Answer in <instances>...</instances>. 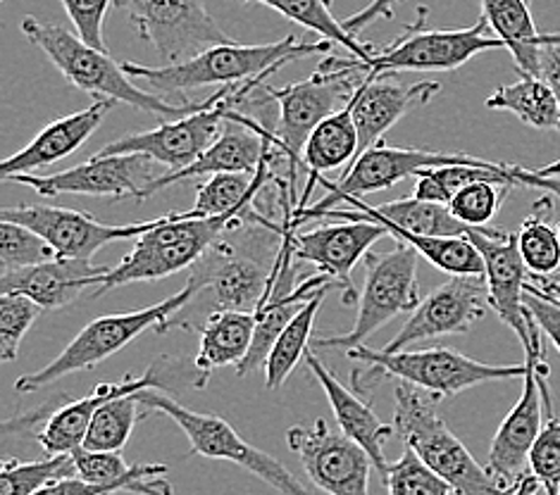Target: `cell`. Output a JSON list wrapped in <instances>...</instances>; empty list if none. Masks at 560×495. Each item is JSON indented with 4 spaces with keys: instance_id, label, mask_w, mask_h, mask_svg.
Instances as JSON below:
<instances>
[{
    "instance_id": "1",
    "label": "cell",
    "mask_w": 560,
    "mask_h": 495,
    "mask_svg": "<svg viewBox=\"0 0 560 495\" xmlns=\"http://www.w3.org/2000/svg\"><path fill=\"white\" fill-rule=\"evenodd\" d=\"M363 79L365 72L358 67V58L327 56L319 62L317 70L308 79H303V82L289 84L284 89H262L279 108V117L272 131V167L275 174L279 165L284 167L282 177H275V184L279 186V191H282L284 220H289L291 212L299 208V167H303V151L305 143L311 139V133L323 125L327 117L349 105L355 89L363 84Z\"/></svg>"
},
{
    "instance_id": "2",
    "label": "cell",
    "mask_w": 560,
    "mask_h": 495,
    "mask_svg": "<svg viewBox=\"0 0 560 495\" xmlns=\"http://www.w3.org/2000/svg\"><path fill=\"white\" fill-rule=\"evenodd\" d=\"M279 248L282 224L265 220L260 212L234 224L191 267L189 286L196 288V298L189 307L210 303L208 317L222 310L256 313L272 286Z\"/></svg>"
},
{
    "instance_id": "3",
    "label": "cell",
    "mask_w": 560,
    "mask_h": 495,
    "mask_svg": "<svg viewBox=\"0 0 560 495\" xmlns=\"http://www.w3.org/2000/svg\"><path fill=\"white\" fill-rule=\"evenodd\" d=\"M331 42L317 38V42H299L296 36H287L282 42L260 44V46H244L238 42L212 46L196 58H189L175 64L145 67L137 62H122V70L129 79H139L160 96L175 93L184 96L186 91L203 89V86H242L246 82L260 76H270L282 70L289 62H296L311 56H329Z\"/></svg>"
},
{
    "instance_id": "4",
    "label": "cell",
    "mask_w": 560,
    "mask_h": 495,
    "mask_svg": "<svg viewBox=\"0 0 560 495\" xmlns=\"http://www.w3.org/2000/svg\"><path fill=\"white\" fill-rule=\"evenodd\" d=\"M20 30L26 42L42 50L50 60V64L56 67L74 89L91 93L96 101L125 103L141 113L170 119L194 115L208 108L212 101L210 96L201 103L175 105L167 103L163 96H153V93L135 86V79H129V74L122 70V64L115 62L108 50L89 46L79 38V34L62 30L58 24H48L44 20L26 15L20 24Z\"/></svg>"
},
{
    "instance_id": "5",
    "label": "cell",
    "mask_w": 560,
    "mask_h": 495,
    "mask_svg": "<svg viewBox=\"0 0 560 495\" xmlns=\"http://www.w3.org/2000/svg\"><path fill=\"white\" fill-rule=\"evenodd\" d=\"M351 360L365 369L353 372V388L363 396L382 379L394 377L410 386H418L434 398H453L468 388L489 381L523 379L527 365H487L463 355L451 347H424V351L386 353L370 345H358L346 351Z\"/></svg>"
},
{
    "instance_id": "6",
    "label": "cell",
    "mask_w": 560,
    "mask_h": 495,
    "mask_svg": "<svg viewBox=\"0 0 560 495\" xmlns=\"http://www.w3.org/2000/svg\"><path fill=\"white\" fill-rule=\"evenodd\" d=\"M394 398L396 434L427 467L444 476L458 495H501L511 491L501 486L448 429L442 414L436 412L439 398L406 381H398Z\"/></svg>"
},
{
    "instance_id": "7",
    "label": "cell",
    "mask_w": 560,
    "mask_h": 495,
    "mask_svg": "<svg viewBox=\"0 0 560 495\" xmlns=\"http://www.w3.org/2000/svg\"><path fill=\"white\" fill-rule=\"evenodd\" d=\"M248 217H191L189 212H172L155 220L149 232L135 240L127 256L103 276L101 286L93 291V298L103 296L117 286L137 284V281H160L177 274L201 260L218 240Z\"/></svg>"
},
{
    "instance_id": "8",
    "label": "cell",
    "mask_w": 560,
    "mask_h": 495,
    "mask_svg": "<svg viewBox=\"0 0 560 495\" xmlns=\"http://www.w3.org/2000/svg\"><path fill=\"white\" fill-rule=\"evenodd\" d=\"M196 298V288L186 284L175 296L167 300L143 307L137 313H122V315H105L93 319L77 337L70 341L65 351L48 363L46 367L24 374L15 381L18 393H36L46 386L58 384L60 379L70 377L74 372L93 369L96 365L105 363L115 353L122 351L129 343H135L145 331H160L165 333L170 319L182 313L186 305Z\"/></svg>"
},
{
    "instance_id": "9",
    "label": "cell",
    "mask_w": 560,
    "mask_h": 495,
    "mask_svg": "<svg viewBox=\"0 0 560 495\" xmlns=\"http://www.w3.org/2000/svg\"><path fill=\"white\" fill-rule=\"evenodd\" d=\"M265 76L253 79L242 86H222L210 105L194 115L179 119H167L160 127L141 133H125L110 143H105L96 155H145L153 163L165 165L170 172H182L201 157L224 127V119L238 105L260 89Z\"/></svg>"
},
{
    "instance_id": "10",
    "label": "cell",
    "mask_w": 560,
    "mask_h": 495,
    "mask_svg": "<svg viewBox=\"0 0 560 495\" xmlns=\"http://www.w3.org/2000/svg\"><path fill=\"white\" fill-rule=\"evenodd\" d=\"M418 258L420 252L396 240L389 252H368L365 284L358 300V315L351 331L335 333V337L313 339L315 347L323 351H351V347L365 345L372 333L392 322L394 317L412 313L420 305L418 298Z\"/></svg>"
},
{
    "instance_id": "11",
    "label": "cell",
    "mask_w": 560,
    "mask_h": 495,
    "mask_svg": "<svg viewBox=\"0 0 560 495\" xmlns=\"http://www.w3.org/2000/svg\"><path fill=\"white\" fill-rule=\"evenodd\" d=\"M427 10L418 8V20L410 22L389 46L375 50L370 60H358L368 76H386L396 72H453L477 58L479 52L505 48L499 36L491 34L485 17L468 30H430Z\"/></svg>"
},
{
    "instance_id": "12",
    "label": "cell",
    "mask_w": 560,
    "mask_h": 495,
    "mask_svg": "<svg viewBox=\"0 0 560 495\" xmlns=\"http://www.w3.org/2000/svg\"><path fill=\"white\" fill-rule=\"evenodd\" d=\"M141 408L143 414L160 412L175 422L186 434V438H189L194 455H203L208 460H224L244 467V470L256 474L265 484H270L282 495H313L287 470V467L279 464L272 455L250 446L246 438L238 436L234 432V426L222 420L220 414L194 412L177 403V400L158 393L155 388H145V391H141Z\"/></svg>"
},
{
    "instance_id": "13",
    "label": "cell",
    "mask_w": 560,
    "mask_h": 495,
    "mask_svg": "<svg viewBox=\"0 0 560 495\" xmlns=\"http://www.w3.org/2000/svg\"><path fill=\"white\" fill-rule=\"evenodd\" d=\"M115 8L127 12L163 64L184 62L212 46L236 42L210 15L206 0H115Z\"/></svg>"
},
{
    "instance_id": "14",
    "label": "cell",
    "mask_w": 560,
    "mask_h": 495,
    "mask_svg": "<svg viewBox=\"0 0 560 495\" xmlns=\"http://www.w3.org/2000/svg\"><path fill=\"white\" fill-rule=\"evenodd\" d=\"M541 337L544 331L535 322V327H532V345L525 347L527 372L523 377V393H520V400L513 405V410L505 414L487 455V470L505 488H513L520 479L529 474V452L535 448L546 422L539 384L541 367L546 365Z\"/></svg>"
},
{
    "instance_id": "15",
    "label": "cell",
    "mask_w": 560,
    "mask_h": 495,
    "mask_svg": "<svg viewBox=\"0 0 560 495\" xmlns=\"http://www.w3.org/2000/svg\"><path fill=\"white\" fill-rule=\"evenodd\" d=\"M289 450L301 460L311 484L327 495H370V455L346 434H335L325 420L291 426Z\"/></svg>"
},
{
    "instance_id": "16",
    "label": "cell",
    "mask_w": 560,
    "mask_h": 495,
    "mask_svg": "<svg viewBox=\"0 0 560 495\" xmlns=\"http://www.w3.org/2000/svg\"><path fill=\"white\" fill-rule=\"evenodd\" d=\"M389 236L377 222H339L323 224L317 229L299 232L282 224V244L296 262H311L327 274L341 291L343 305H358L360 296L353 286V270L363 262L370 248Z\"/></svg>"
},
{
    "instance_id": "17",
    "label": "cell",
    "mask_w": 560,
    "mask_h": 495,
    "mask_svg": "<svg viewBox=\"0 0 560 495\" xmlns=\"http://www.w3.org/2000/svg\"><path fill=\"white\" fill-rule=\"evenodd\" d=\"M151 157L145 155H93L86 163L62 169L58 174H15L5 181L30 186L32 191L46 198L65 193L93 196V198H137L141 200L151 177Z\"/></svg>"
},
{
    "instance_id": "18",
    "label": "cell",
    "mask_w": 560,
    "mask_h": 495,
    "mask_svg": "<svg viewBox=\"0 0 560 495\" xmlns=\"http://www.w3.org/2000/svg\"><path fill=\"white\" fill-rule=\"evenodd\" d=\"M465 236L482 252L491 310L501 317L503 325L513 329L523 347H529L535 317L525 307V286L532 274L520 252L517 234L493 229V226H468Z\"/></svg>"
},
{
    "instance_id": "19",
    "label": "cell",
    "mask_w": 560,
    "mask_h": 495,
    "mask_svg": "<svg viewBox=\"0 0 560 495\" xmlns=\"http://www.w3.org/2000/svg\"><path fill=\"white\" fill-rule=\"evenodd\" d=\"M487 307L491 305L485 274L451 276L424 300H420V305L406 319L401 331L382 351L398 353L406 351V345L418 341L468 333L472 325H477L487 315Z\"/></svg>"
},
{
    "instance_id": "20",
    "label": "cell",
    "mask_w": 560,
    "mask_h": 495,
    "mask_svg": "<svg viewBox=\"0 0 560 495\" xmlns=\"http://www.w3.org/2000/svg\"><path fill=\"white\" fill-rule=\"evenodd\" d=\"M0 222H15L36 232L56 252V258L70 260H91L98 250H103L115 240L139 238L155 224H103L84 212L70 208H48V205H20L0 210Z\"/></svg>"
},
{
    "instance_id": "21",
    "label": "cell",
    "mask_w": 560,
    "mask_h": 495,
    "mask_svg": "<svg viewBox=\"0 0 560 495\" xmlns=\"http://www.w3.org/2000/svg\"><path fill=\"white\" fill-rule=\"evenodd\" d=\"M163 365H165V357L158 360V363L151 365L143 374H137V377L135 374H129V377H125L122 381H101L89 396L79 400H70V403H62V405H58L56 400L52 412H48L50 410L48 405L26 414V417H38V414L44 417L42 432L36 434L44 452L48 458H52V455H72L74 450L84 448L93 414H96V410L103 403H108V400L122 398L129 393H139V391H145V388H155V391H160V388H172V384H175V374L167 377V374H163Z\"/></svg>"
},
{
    "instance_id": "22",
    "label": "cell",
    "mask_w": 560,
    "mask_h": 495,
    "mask_svg": "<svg viewBox=\"0 0 560 495\" xmlns=\"http://www.w3.org/2000/svg\"><path fill=\"white\" fill-rule=\"evenodd\" d=\"M272 127L265 122H256V119L242 115L236 108L226 115L224 127L220 131V137L215 143L196 160L194 165H189L182 172H165L155 177L141 196L151 198L153 193L167 189L172 184L186 181L191 177H212V174H222V172H246V174H256L260 165L268 157H275L272 149Z\"/></svg>"
},
{
    "instance_id": "23",
    "label": "cell",
    "mask_w": 560,
    "mask_h": 495,
    "mask_svg": "<svg viewBox=\"0 0 560 495\" xmlns=\"http://www.w3.org/2000/svg\"><path fill=\"white\" fill-rule=\"evenodd\" d=\"M392 76L394 74H386V76L365 74L363 84H360L353 93L351 108H353V119L360 137L358 157L365 151L375 149L377 143H382L384 133L389 131L408 110L427 105L439 91H442V84L439 82H418L410 86H401L396 84Z\"/></svg>"
},
{
    "instance_id": "24",
    "label": "cell",
    "mask_w": 560,
    "mask_h": 495,
    "mask_svg": "<svg viewBox=\"0 0 560 495\" xmlns=\"http://www.w3.org/2000/svg\"><path fill=\"white\" fill-rule=\"evenodd\" d=\"M110 267L91 260L52 258L18 272H3L0 293H20L34 300L42 310H60L77 300L86 288L96 291Z\"/></svg>"
},
{
    "instance_id": "25",
    "label": "cell",
    "mask_w": 560,
    "mask_h": 495,
    "mask_svg": "<svg viewBox=\"0 0 560 495\" xmlns=\"http://www.w3.org/2000/svg\"><path fill=\"white\" fill-rule=\"evenodd\" d=\"M113 101H93L86 110L50 122L46 129L36 133V139L30 145H24L22 151L10 155L0 165V177L5 181L8 177H15V174H36V169L50 167L58 160L77 153L96 133L103 119L113 110Z\"/></svg>"
},
{
    "instance_id": "26",
    "label": "cell",
    "mask_w": 560,
    "mask_h": 495,
    "mask_svg": "<svg viewBox=\"0 0 560 495\" xmlns=\"http://www.w3.org/2000/svg\"><path fill=\"white\" fill-rule=\"evenodd\" d=\"M305 365L313 372L317 384L323 386L341 432L370 455L372 464H375V470L384 479L386 467H389V462L384 458V444L396 434L394 424L382 422L377 414L372 412L368 400L349 391L313 351L305 353Z\"/></svg>"
},
{
    "instance_id": "27",
    "label": "cell",
    "mask_w": 560,
    "mask_h": 495,
    "mask_svg": "<svg viewBox=\"0 0 560 495\" xmlns=\"http://www.w3.org/2000/svg\"><path fill=\"white\" fill-rule=\"evenodd\" d=\"M343 205L351 210H329L325 217L346 220V222H377L384 229L396 226L420 236H465L468 226L451 215L448 205L444 203H427L416 196L392 200V203L368 205L360 198H346Z\"/></svg>"
},
{
    "instance_id": "28",
    "label": "cell",
    "mask_w": 560,
    "mask_h": 495,
    "mask_svg": "<svg viewBox=\"0 0 560 495\" xmlns=\"http://www.w3.org/2000/svg\"><path fill=\"white\" fill-rule=\"evenodd\" d=\"M358 151H360V137H358L353 108L349 101L346 108L327 117L325 122L311 133L308 143H305L303 169L308 174V181H305V189L301 191V203L293 212L308 208V196L313 191V186L323 179V172H331L339 167L349 169L355 163Z\"/></svg>"
},
{
    "instance_id": "29",
    "label": "cell",
    "mask_w": 560,
    "mask_h": 495,
    "mask_svg": "<svg viewBox=\"0 0 560 495\" xmlns=\"http://www.w3.org/2000/svg\"><path fill=\"white\" fill-rule=\"evenodd\" d=\"M339 286L327 274H317L303 279L296 288L284 293V296L265 300L258 310L253 313L256 315V337H253V345L248 355L244 357V363L236 367L238 377H246V374L265 367L277 339L282 337V331L293 322V317H296L319 291Z\"/></svg>"
},
{
    "instance_id": "30",
    "label": "cell",
    "mask_w": 560,
    "mask_h": 495,
    "mask_svg": "<svg viewBox=\"0 0 560 495\" xmlns=\"http://www.w3.org/2000/svg\"><path fill=\"white\" fill-rule=\"evenodd\" d=\"M479 3L493 36H499L511 50L517 72L539 76L541 48L553 42L556 34H539L529 12V0H479Z\"/></svg>"
},
{
    "instance_id": "31",
    "label": "cell",
    "mask_w": 560,
    "mask_h": 495,
    "mask_svg": "<svg viewBox=\"0 0 560 495\" xmlns=\"http://www.w3.org/2000/svg\"><path fill=\"white\" fill-rule=\"evenodd\" d=\"M198 333H201V345H198L194 367L208 379L215 369L238 367L244 363L256 337V315L234 310L212 313L198 327Z\"/></svg>"
},
{
    "instance_id": "32",
    "label": "cell",
    "mask_w": 560,
    "mask_h": 495,
    "mask_svg": "<svg viewBox=\"0 0 560 495\" xmlns=\"http://www.w3.org/2000/svg\"><path fill=\"white\" fill-rule=\"evenodd\" d=\"M242 3H256V5L270 8L279 12L282 17H287L289 22L317 34L319 38H327L331 44L343 46V50L349 52V56L363 62L375 56V46L363 44L360 38L351 36L343 30V22L335 17V12H331L335 0H242Z\"/></svg>"
},
{
    "instance_id": "33",
    "label": "cell",
    "mask_w": 560,
    "mask_h": 495,
    "mask_svg": "<svg viewBox=\"0 0 560 495\" xmlns=\"http://www.w3.org/2000/svg\"><path fill=\"white\" fill-rule=\"evenodd\" d=\"M485 105L489 110L513 113L535 129L560 131V103L549 84L541 82L539 76L520 74L515 84L493 91Z\"/></svg>"
},
{
    "instance_id": "34",
    "label": "cell",
    "mask_w": 560,
    "mask_h": 495,
    "mask_svg": "<svg viewBox=\"0 0 560 495\" xmlns=\"http://www.w3.org/2000/svg\"><path fill=\"white\" fill-rule=\"evenodd\" d=\"M553 198H539L532 212L520 224L517 246L532 276L560 274V222H551Z\"/></svg>"
},
{
    "instance_id": "35",
    "label": "cell",
    "mask_w": 560,
    "mask_h": 495,
    "mask_svg": "<svg viewBox=\"0 0 560 495\" xmlns=\"http://www.w3.org/2000/svg\"><path fill=\"white\" fill-rule=\"evenodd\" d=\"M327 293L329 291H319L317 296L305 305L296 317H293V322L282 331V337L277 339L275 347L268 355V363H265V386H268L270 391L282 388L291 377V372L303 363L305 353L311 351L315 319H317L319 307H323L327 298Z\"/></svg>"
},
{
    "instance_id": "36",
    "label": "cell",
    "mask_w": 560,
    "mask_h": 495,
    "mask_svg": "<svg viewBox=\"0 0 560 495\" xmlns=\"http://www.w3.org/2000/svg\"><path fill=\"white\" fill-rule=\"evenodd\" d=\"M139 405L141 391L103 403L96 414H93L84 448L96 452H122L135 426L139 424V420L145 417V414H139Z\"/></svg>"
},
{
    "instance_id": "37",
    "label": "cell",
    "mask_w": 560,
    "mask_h": 495,
    "mask_svg": "<svg viewBox=\"0 0 560 495\" xmlns=\"http://www.w3.org/2000/svg\"><path fill=\"white\" fill-rule=\"evenodd\" d=\"M79 476L74 455H52L46 460L20 462L8 458L0 467V495H34L52 481Z\"/></svg>"
},
{
    "instance_id": "38",
    "label": "cell",
    "mask_w": 560,
    "mask_h": 495,
    "mask_svg": "<svg viewBox=\"0 0 560 495\" xmlns=\"http://www.w3.org/2000/svg\"><path fill=\"white\" fill-rule=\"evenodd\" d=\"M549 363L541 367L539 384L544 396L546 422L537 438L535 448L529 452V472L539 479L546 495H560V420L553 412V400L549 391Z\"/></svg>"
},
{
    "instance_id": "39",
    "label": "cell",
    "mask_w": 560,
    "mask_h": 495,
    "mask_svg": "<svg viewBox=\"0 0 560 495\" xmlns=\"http://www.w3.org/2000/svg\"><path fill=\"white\" fill-rule=\"evenodd\" d=\"M384 486L389 495H453V486L444 476H439L432 467H427L410 448L401 458L389 462L384 474Z\"/></svg>"
},
{
    "instance_id": "40",
    "label": "cell",
    "mask_w": 560,
    "mask_h": 495,
    "mask_svg": "<svg viewBox=\"0 0 560 495\" xmlns=\"http://www.w3.org/2000/svg\"><path fill=\"white\" fill-rule=\"evenodd\" d=\"M513 186L499 181H475L465 186L451 198V215L465 226H489V222L499 215L503 200L509 198Z\"/></svg>"
},
{
    "instance_id": "41",
    "label": "cell",
    "mask_w": 560,
    "mask_h": 495,
    "mask_svg": "<svg viewBox=\"0 0 560 495\" xmlns=\"http://www.w3.org/2000/svg\"><path fill=\"white\" fill-rule=\"evenodd\" d=\"M56 258V252L36 232L15 222H0V264L3 272H18Z\"/></svg>"
},
{
    "instance_id": "42",
    "label": "cell",
    "mask_w": 560,
    "mask_h": 495,
    "mask_svg": "<svg viewBox=\"0 0 560 495\" xmlns=\"http://www.w3.org/2000/svg\"><path fill=\"white\" fill-rule=\"evenodd\" d=\"M42 315V307L20 293H0V360L12 363L20 355V343Z\"/></svg>"
},
{
    "instance_id": "43",
    "label": "cell",
    "mask_w": 560,
    "mask_h": 495,
    "mask_svg": "<svg viewBox=\"0 0 560 495\" xmlns=\"http://www.w3.org/2000/svg\"><path fill=\"white\" fill-rule=\"evenodd\" d=\"M115 0H62L70 22L82 42L98 50H108L103 42V24Z\"/></svg>"
},
{
    "instance_id": "44",
    "label": "cell",
    "mask_w": 560,
    "mask_h": 495,
    "mask_svg": "<svg viewBox=\"0 0 560 495\" xmlns=\"http://www.w3.org/2000/svg\"><path fill=\"white\" fill-rule=\"evenodd\" d=\"M525 307L532 313V317H535V322L544 331V337L549 339L560 353V300L549 296V293H544L529 281L525 286Z\"/></svg>"
},
{
    "instance_id": "45",
    "label": "cell",
    "mask_w": 560,
    "mask_h": 495,
    "mask_svg": "<svg viewBox=\"0 0 560 495\" xmlns=\"http://www.w3.org/2000/svg\"><path fill=\"white\" fill-rule=\"evenodd\" d=\"M401 3H406V0H372L368 8H363L360 12H355V15L343 20V30L358 38L368 30V26H372L375 22L394 20L396 10Z\"/></svg>"
},
{
    "instance_id": "46",
    "label": "cell",
    "mask_w": 560,
    "mask_h": 495,
    "mask_svg": "<svg viewBox=\"0 0 560 495\" xmlns=\"http://www.w3.org/2000/svg\"><path fill=\"white\" fill-rule=\"evenodd\" d=\"M119 493L117 488L110 486H98V484H89L82 476H72V479H60L52 481L50 486L42 488L34 495H115Z\"/></svg>"
},
{
    "instance_id": "47",
    "label": "cell",
    "mask_w": 560,
    "mask_h": 495,
    "mask_svg": "<svg viewBox=\"0 0 560 495\" xmlns=\"http://www.w3.org/2000/svg\"><path fill=\"white\" fill-rule=\"evenodd\" d=\"M539 79L549 84L560 103V34H556L553 42L541 48L539 56Z\"/></svg>"
},
{
    "instance_id": "48",
    "label": "cell",
    "mask_w": 560,
    "mask_h": 495,
    "mask_svg": "<svg viewBox=\"0 0 560 495\" xmlns=\"http://www.w3.org/2000/svg\"><path fill=\"white\" fill-rule=\"evenodd\" d=\"M513 495H546V491H544V486L539 484V479L535 476V474H525L523 479L517 481V486H515V493Z\"/></svg>"
},
{
    "instance_id": "49",
    "label": "cell",
    "mask_w": 560,
    "mask_h": 495,
    "mask_svg": "<svg viewBox=\"0 0 560 495\" xmlns=\"http://www.w3.org/2000/svg\"><path fill=\"white\" fill-rule=\"evenodd\" d=\"M532 284L539 286L544 293H549L556 300H560V281L553 276H532Z\"/></svg>"
},
{
    "instance_id": "50",
    "label": "cell",
    "mask_w": 560,
    "mask_h": 495,
    "mask_svg": "<svg viewBox=\"0 0 560 495\" xmlns=\"http://www.w3.org/2000/svg\"><path fill=\"white\" fill-rule=\"evenodd\" d=\"M515 486H517V484H515ZM515 486H513L511 491H505V493H501V495H513V493H515Z\"/></svg>"
},
{
    "instance_id": "51",
    "label": "cell",
    "mask_w": 560,
    "mask_h": 495,
    "mask_svg": "<svg viewBox=\"0 0 560 495\" xmlns=\"http://www.w3.org/2000/svg\"><path fill=\"white\" fill-rule=\"evenodd\" d=\"M553 279H558V281H560V276H553Z\"/></svg>"
},
{
    "instance_id": "52",
    "label": "cell",
    "mask_w": 560,
    "mask_h": 495,
    "mask_svg": "<svg viewBox=\"0 0 560 495\" xmlns=\"http://www.w3.org/2000/svg\"><path fill=\"white\" fill-rule=\"evenodd\" d=\"M529 3H532V0H529Z\"/></svg>"
},
{
    "instance_id": "53",
    "label": "cell",
    "mask_w": 560,
    "mask_h": 495,
    "mask_svg": "<svg viewBox=\"0 0 560 495\" xmlns=\"http://www.w3.org/2000/svg\"><path fill=\"white\" fill-rule=\"evenodd\" d=\"M558 276H560V274H558Z\"/></svg>"
}]
</instances>
